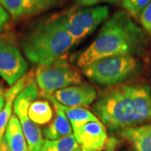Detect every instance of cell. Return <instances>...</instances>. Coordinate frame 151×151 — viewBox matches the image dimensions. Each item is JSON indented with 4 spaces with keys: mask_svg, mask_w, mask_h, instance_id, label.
Returning <instances> with one entry per match:
<instances>
[{
    "mask_svg": "<svg viewBox=\"0 0 151 151\" xmlns=\"http://www.w3.org/2000/svg\"><path fill=\"white\" fill-rule=\"evenodd\" d=\"M73 134L81 151H103L108 143V134L99 120L89 122L73 130Z\"/></svg>",
    "mask_w": 151,
    "mask_h": 151,
    "instance_id": "10",
    "label": "cell"
},
{
    "mask_svg": "<svg viewBox=\"0 0 151 151\" xmlns=\"http://www.w3.org/2000/svg\"><path fill=\"white\" fill-rule=\"evenodd\" d=\"M4 104H5V97L4 96V94H1L0 95V111L3 109Z\"/></svg>",
    "mask_w": 151,
    "mask_h": 151,
    "instance_id": "23",
    "label": "cell"
},
{
    "mask_svg": "<svg viewBox=\"0 0 151 151\" xmlns=\"http://www.w3.org/2000/svg\"><path fill=\"white\" fill-rule=\"evenodd\" d=\"M0 86H2V85H1V84H0Z\"/></svg>",
    "mask_w": 151,
    "mask_h": 151,
    "instance_id": "29",
    "label": "cell"
},
{
    "mask_svg": "<svg viewBox=\"0 0 151 151\" xmlns=\"http://www.w3.org/2000/svg\"><path fill=\"white\" fill-rule=\"evenodd\" d=\"M32 79L31 76L25 74L20 80L17 81L14 85L11 86L8 90H6L4 92V96L5 97V104L3 109L0 111V144L1 145H2V140H3L8 124L13 114L12 111L14 108V100L17 96L22 92V90L27 86L28 83Z\"/></svg>",
    "mask_w": 151,
    "mask_h": 151,
    "instance_id": "13",
    "label": "cell"
},
{
    "mask_svg": "<svg viewBox=\"0 0 151 151\" xmlns=\"http://www.w3.org/2000/svg\"><path fill=\"white\" fill-rule=\"evenodd\" d=\"M140 67L134 55H111L95 60L81 68L86 77L98 85L114 86L136 74Z\"/></svg>",
    "mask_w": 151,
    "mask_h": 151,
    "instance_id": "4",
    "label": "cell"
},
{
    "mask_svg": "<svg viewBox=\"0 0 151 151\" xmlns=\"http://www.w3.org/2000/svg\"><path fill=\"white\" fill-rule=\"evenodd\" d=\"M123 151H132V150H123Z\"/></svg>",
    "mask_w": 151,
    "mask_h": 151,
    "instance_id": "28",
    "label": "cell"
},
{
    "mask_svg": "<svg viewBox=\"0 0 151 151\" xmlns=\"http://www.w3.org/2000/svg\"><path fill=\"white\" fill-rule=\"evenodd\" d=\"M78 146L74 134H70L59 139L45 140L40 151H75Z\"/></svg>",
    "mask_w": 151,
    "mask_h": 151,
    "instance_id": "18",
    "label": "cell"
},
{
    "mask_svg": "<svg viewBox=\"0 0 151 151\" xmlns=\"http://www.w3.org/2000/svg\"><path fill=\"white\" fill-rule=\"evenodd\" d=\"M29 119L37 125H45L51 121L53 109L47 100H35L29 107Z\"/></svg>",
    "mask_w": 151,
    "mask_h": 151,
    "instance_id": "17",
    "label": "cell"
},
{
    "mask_svg": "<svg viewBox=\"0 0 151 151\" xmlns=\"http://www.w3.org/2000/svg\"><path fill=\"white\" fill-rule=\"evenodd\" d=\"M38 95L37 84L32 79L17 96L14 103V113L20 122L29 151H40L45 142L40 129L29 119L28 114L29 105L37 98Z\"/></svg>",
    "mask_w": 151,
    "mask_h": 151,
    "instance_id": "6",
    "label": "cell"
},
{
    "mask_svg": "<svg viewBox=\"0 0 151 151\" xmlns=\"http://www.w3.org/2000/svg\"><path fill=\"white\" fill-rule=\"evenodd\" d=\"M4 88H3V86H0V95H1V94H4Z\"/></svg>",
    "mask_w": 151,
    "mask_h": 151,
    "instance_id": "25",
    "label": "cell"
},
{
    "mask_svg": "<svg viewBox=\"0 0 151 151\" xmlns=\"http://www.w3.org/2000/svg\"><path fill=\"white\" fill-rule=\"evenodd\" d=\"M146 37L129 14L118 11L104 22L95 40L76 59L79 67L95 60L117 55L139 54L146 46Z\"/></svg>",
    "mask_w": 151,
    "mask_h": 151,
    "instance_id": "2",
    "label": "cell"
},
{
    "mask_svg": "<svg viewBox=\"0 0 151 151\" xmlns=\"http://www.w3.org/2000/svg\"><path fill=\"white\" fill-rule=\"evenodd\" d=\"M75 151H81V150H79V149H77V150H75Z\"/></svg>",
    "mask_w": 151,
    "mask_h": 151,
    "instance_id": "27",
    "label": "cell"
},
{
    "mask_svg": "<svg viewBox=\"0 0 151 151\" xmlns=\"http://www.w3.org/2000/svg\"><path fill=\"white\" fill-rule=\"evenodd\" d=\"M55 100L56 104L59 106V108L65 113L67 119H69L73 130L79 129L80 127L83 126L86 123L99 120L97 118V116H95L93 113L88 111L86 108L67 107L60 103L55 98Z\"/></svg>",
    "mask_w": 151,
    "mask_h": 151,
    "instance_id": "16",
    "label": "cell"
},
{
    "mask_svg": "<svg viewBox=\"0 0 151 151\" xmlns=\"http://www.w3.org/2000/svg\"><path fill=\"white\" fill-rule=\"evenodd\" d=\"M35 81L42 93L51 94L67 86L81 84L82 77L64 56L50 64L39 65Z\"/></svg>",
    "mask_w": 151,
    "mask_h": 151,
    "instance_id": "5",
    "label": "cell"
},
{
    "mask_svg": "<svg viewBox=\"0 0 151 151\" xmlns=\"http://www.w3.org/2000/svg\"><path fill=\"white\" fill-rule=\"evenodd\" d=\"M63 0H0V4L14 20L35 16L60 7Z\"/></svg>",
    "mask_w": 151,
    "mask_h": 151,
    "instance_id": "9",
    "label": "cell"
},
{
    "mask_svg": "<svg viewBox=\"0 0 151 151\" xmlns=\"http://www.w3.org/2000/svg\"><path fill=\"white\" fill-rule=\"evenodd\" d=\"M120 134L134 151H151V123L124 129Z\"/></svg>",
    "mask_w": 151,
    "mask_h": 151,
    "instance_id": "15",
    "label": "cell"
},
{
    "mask_svg": "<svg viewBox=\"0 0 151 151\" xmlns=\"http://www.w3.org/2000/svg\"><path fill=\"white\" fill-rule=\"evenodd\" d=\"M41 95L53 104L55 111V117L54 120H52L51 123L46 128H45L43 131V134L45 139L50 140H55L72 134V127L70 121L67 119L65 113L56 104L55 97L50 94L46 93H42Z\"/></svg>",
    "mask_w": 151,
    "mask_h": 151,
    "instance_id": "12",
    "label": "cell"
},
{
    "mask_svg": "<svg viewBox=\"0 0 151 151\" xmlns=\"http://www.w3.org/2000/svg\"><path fill=\"white\" fill-rule=\"evenodd\" d=\"M139 19L145 30L151 36V1L142 12Z\"/></svg>",
    "mask_w": 151,
    "mask_h": 151,
    "instance_id": "20",
    "label": "cell"
},
{
    "mask_svg": "<svg viewBox=\"0 0 151 151\" xmlns=\"http://www.w3.org/2000/svg\"><path fill=\"white\" fill-rule=\"evenodd\" d=\"M151 0H123L122 6L130 16L139 19L142 12L150 4Z\"/></svg>",
    "mask_w": 151,
    "mask_h": 151,
    "instance_id": "19",
    "label": "cell"
},
{
    "mask_svg": "<svg viewBox=\"0 0 151 151\" xmlns=\"http://www.w3.org/2000/svg\"><path fill=\"white\" fill-rule=\"evenodd\" d=\"M2 145L4 151H29L21 124L14 113L12 114L8 124L2 140Z\"/></svg>",
    "mask_w": 151,
    "mask_h": 151,
    "instance_id": "14",
    "label": "cell"
},
{
    "mask_svg": "<svg viewBox=\"0 0 151 151\" xmlns=\"http://www.w3.org/2000/svg\"><path fill=\"white\" fill-rule=\"evenodd\" d=\"M76 43L65 26V14L38 23L21 40V47L29 61L38 65L50 64L65 56Z\"/></svg>",
    "mask_w": 151,
    "mask_h": 151,
    "instance_id": "3",
    "label": "cell"
},
{
    "mask_svg": "<svg viewBox=\"0 0 151 151\" xmlns=\"http://www.w3.org/2000/svg\"><path fill=\"white\" fill-rule=\"evenodd\" d=\"M102 0H76V3L79 6L83 7H92L97 5Z\"/></svg>",
    "mask_w": 151,
    "mask_h": 151,
    "instance_id": "22",
    "label": "cell"
},
{
    "mask_svg": "<svg viewBox=\"0 0 151 151\" xmlns=\"http://www.w3.org/2000/svg\"><path fill=\"white\" fill-rule=\"evenodd\" d=\"M28 64L21 51L9 39L0 36V76L13 86L26 74Z\"/></svg>",
    "mask_w": 151,
    "mask_h": 151,
    "instance_id": "8",
    "label": "cell"
},
{
    "mask_svg": "<svg viewBox=\"0 0 151 151\" xmlns=\"http://www.w3.org/2000/svg\"><path fill=\"white\" fill-rule=\"evenodd\" d=\"M104 3H108V4H119L122 3L123 0H103Z\"/></svg>",
    "mask_w": 151,
    "mask_h": 151,
    "instance_id": "24",
    "label": "cell"
},
{
    "mask_svg": "<svg viewBox=\"0 0 151 151\" xmlns=\"http://www.w3.org/2000/svg\"><path fill=\"white\" fill-rule=\"evenodd\" d=\"M54 94V97L60 103L72 108L88 107L97 99L96 88L86 83L67 86L56 91Z\"/></svg>",
    "mask_w": 151,
    "mask_h": 151,
    "instance_id": "11",
    "label": "cell"
},
{
    "mask_svg": "<svg viewBox=\"0 0 151 151\" xmlns=\"http://www.w3.org/2000/svg\"><path fill=\"white\" fill-rule=\"evenodd\" d=\"M0 151H4V149H3V146L0 144Z\"/></svg>",
    "mask_w": 151,
    "mask_h": 151,
    "instance_id": "26",
    "label": "cell"
},
{
    "mask_svg": "<svg viewBox=\"0 0 151 151\" xmlns=\"http://www.w3.org/2000/svg\"><path fill=\"white\" fill-rule=\"evenodd\" d=\"M94 115L111 131L139 126L151 120V90L147 85L112 86L93 104Z\"/></svg>",
    "mask_w": 151,
    "mask_h": 151,
    "instance_id": "1",
    "label": "cell"
},
{
    "mask_svg": "<svg viewBox=\"0 0 151 151\" xmlns=\"http://www.w3.org/2000/svg\"><path fill=\"white\" fill-rule=\"evenodd\" d=\"M11 17L5 9L0 4V32L5 30L10 23Z\"/></svg>",
    "mask_w": 151,
    "mask_h": 151,
    "instance_id": "21",
    "label": "cell"
},
{
    "mask_svg": "<svg viewBox=\"0 0 151 151\" xmlns=\"http://www.w3.org/2000/svg\"><path fill=\"white\" fill-rule=\"evenodd\" d=\"M108 6H95L65 14L67 32L77 43L108 19Z\"/></svg>",
    "mask_w": 151,
    "mask_h": 151,
    "instance_id": "7",
    "label": "cell"
}]
</instances>
